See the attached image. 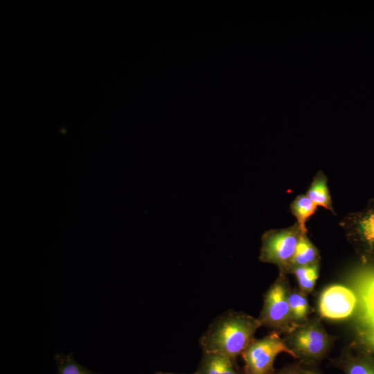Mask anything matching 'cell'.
Returning <instances> with one entry per match:
<instances>
[{"mask_svg":"<svg viewBox=\"0 0 374 374\" xmlns=\"http://www.w3.org/2000/svg\"><path fill=\"white\" fill-rule=\"evenodd\" d=\"M239 371L235 359L212 353H203L196 371L197 374H238Z\"/></svg>","mask_w":374,"mask_h":374,"instance_id":"ba28073f","label":"cell"},{"mask_svg":"<svg viewBox=\"0 0 374 374\" xmlns=\"http://www.w3.org/2000/svg\"><path fill=\"white\" fill-rule=\"evenodd\" d=\"M300 374H321V373H319V372H317L315 371L305 370V369H302L301 368Z\"/></svg>","mask_w":374,"mask_h":374,"instance_id":"ffe728a7","label":"cell"},{"mask_svg":"<svg viewBox=\"0 0 374 374\" xmlns=\"http://www.w3.org/2000/svg\"><path fill=\"white\" fill-rule=\"evenodd\" d=\"M288 347L297 359L314 361L322 357L330 344V337L316 319L298 325L287 337Z\"/></svg>","mask_w":374,"mask_h":374,"instance_id":"8992f818","label":"cell"},{"mask_svg":"<svg viewBox=\"0 0 374 374\" xmlns=\"http://www.w3.org/2000/svg\"><path fill=\"white\" fill-rule=\"evenodd\" d=\"M288 283L285 274H280L265 294L259 321L262 326L275 332H290L298 325L292 318L288 296Z\"/></svg>","mask_w":374,"mask_h":374,"instance_id":"277c9868","label":"cell"},{"mask_svg":"<svg viewBox=\"0 0 374 374\" xmlns=\"http://www.w3.org/2000/svg\"><path fill=\"white\" fill-rule=\"evenodd\" d=\"M317 206L305 194L297 195L290 205L292 214L296 219V223L305 233L308 232L306 222L317 211Z\"/></svg>","mask_w":374,"mask_h":374,"instance_id":"7c38bea8","label":"cell"},{"mask_svg":"<svg viewBox=\"0 0 374 374\" xmlns=\"http://www.w3.org/2000/svg\"><path fill=\"white\" fill-rule=\"evenodd\" d=\"M339 224L361 260L374 264V198L361 210L348 213Z\"/></svg>","mask_w":374,"mask_h":374,"instance_id":"3957f363","label":"cell"},{"mask_svg":"<svg viewBox=\"0 0 374 374\" xmlns=\"http://www.w3.org/2000/svg\"><path fill=\"white\" fill-rule=\"evenodd\" d=\"M280 353L297 358L277 332L260 339H253L241 355L244 362V374H274V362Z\"/></svg>","mask_w":374,"mask_h":374,"instance_id":"5b68a950","label":"cell"},{"mask_svg":"<svg viewBox=\"0 0 374 374\" xmlns=\"http://www.w3.org/2000/svg\"><path fill=\"white\" fill-rule=\"evenodd\" d=\"M301 368L299 364H293L284 368L274 374H300Z\"/></svg>","mask_w":374,"mask_h":374,"instance_id":"ac0fdd59","label":"cell"},{"mask_svg":"<svg viewBox=\"0 0 374 374\" xmlns=\"http://www.w3.org/2000/svg\"><path fill=\"white\" fill-rule=\"evenodd\" d=\"M304 232L296 222L283 229H270L262 237L259 260L276 265L280 274L290 273L291 263L296 247Z\"/></svg>","mask_w":374,"mask_h":374,"instance_id":"7a4b0ae2","label":"cell"},{"mask_svg":"<svg viewBox=\"0 0 374 374\" xmlns=\"http://www.w3.org/2000/svg\"><path fill=\"white\" fill-rule=\"evenodd\" d=\"M319 262L314 265L298 267L292 273L295 275L300 291L304 294L310 293L315 285L319 276Z\"/></svg>","mask_w":374,"mask_h":374,"instance_id":"5bb4252c","label":"cell"},{"mask_svg":"<svg viewBox=\"0 0 374 374\" xmlns=\"http://www.w3.org/2000/svg\"><path fill=\"white\" fill-rule=\"evenodd\" d=\"M364 303L366 308L365 317L374 320V299Z\"/></svg>","mask_w":374,"mask_h":374,"instance_id":"d6986e66","label":"cell"},{"mask_svg":"<svg viewBox=\"0 0 374 374\" xmlns=\"http://www.w3.org/2000/svg\"><path fill=\"white\" fill-rule=\"evenodd\" d=\"M262 326L258 319L241 312L229 311L215 319L200 339L203 353L236 357L254 339Z\"/></svg>","mask_w":374,"mask_h":374,"instance_id":"6da1fadb","label":"cell"},{"mask_svg":"<svg viewBox=\"0 0 374 374\" xmlns=\"http://www.w3.org/2000/svg\"><path fill=\"white\" fill-rule=\"evenodd\" d=\"M366 323L358 332L362 349L374 354V320L365 317Z\"/></svg>","mask_w":374,"mask_h":374,"instance_id":"2e32d148","label":"cell"},{"mask_svg":"<svg viewBox=\"0 0 374 374\" xmlns=\"http://www.w3.org/2000/svg\"><path fill=\"white\" fill-rule=\"evenodd\" d=\"M340 366L345 374H374V354L362 349L355 355L348 353Z\"/></svg>","mask_w":374,"mask_h":374,"instance_id":"30bf717a","label":"cell"},{"mask_svg":"<svg viewBox=\"0 0 374 374\" xmlns=\"http://www.w3.org/2000/svg\"><path fill=\"white\" fill-rule=\"evenodd\" d=\"M288 301L293 321L296 324L306 322L310 307L305 294L301 291H290Z\"/></svg>","mask_w":374,"mask_h":374,"instance_id":"4fadbf2b","label":"cell"},{"mask_svg":"<svg viewBox=\"0 0 374 374\" xmlns=\"http://www.w3.org/2000/svg\"><path fill=\"white\" fill-rule=\"evenodd\" d=\"M319 253L317 247L308 238L307 233L300 239L292 260L291 271L298 267L308 266L319 262Z\"/></svg>","mask_w":374,"mask_h":374,"instance_id":"8fae6325","label":"cell"},{"mask_svg":"<svg viewBox=\"0 0 374 374\" xmlns=\"http://www.w3.org/2000/svg\"><path fill=\"white\" fill-rule=\"evenodd\" d=\"M156 374H177V373L159 372V373H157ZM190 374H197V372L195 371V372H194L193 373H190Z\"/></svg>","mask_w":374,"mask_h":374,"instance_id":"44dd1931","label":"cell"},{"mask_svg":"<svg viewBox=\"0 0 374 374\" xmlns=\"http://www.w3.org/2000/svg\"><path fill=\"white\" fill-rule=\"evenodd\" d=\"M238 374H244V371H239Z\"/></svg>","mask_w":374,"mask_h":374,"instance_id":"7402d4cb","label":"cell"},{"mask_svg":"<svg viewBox=\"0 0 374 374\" xmlns=\"http://www.w3.org/2000/svg\"><path fill=\"white\" fill-rule=\"evenodd\" d=\"M357 305V297L348 287L332 285L321 294L318 310L321 317L329 319H343L350 317Z\"/></svg>","mask_w":374,"mask_h":374,"instance_id":"52a82bcc","label":"cell"},{"mask_svg":"<svg viewBox=\"0 0 374 374\" xmlns=\"http://www.w3.org/2000/svg\"><path fill=\"white\" fill-rule=\"evenodd\" d=\"M305 195L317 207L335 213L328 186V177L322 170L317 171L314 176Z\"/></svg>","mask_w":374,"mask_h":374,"instance_id":"9c48e42d","label":"cell"},{"mask_svg":"<svg viewBox=\"0 0 374 374\" xmlns=\"http://www.w3.org/2000/svg\"><path fill=\"white\" fill-rule=\"evenodd\" d=\"M361 294L364 302L374 299V274L363 283Z\"/></svg>","mask_w":374,"mask_h":374,"instance_id":"e0dca14e","label":"cell"},{"mask_svg":"<svg viewBox=\"0 0 374 374\" xmlns=\"http://www.w3.org/2000/svg\"><path fill=\"white\" fill-rule=\"evenodd\" d=\"M55 361L57 368V374H96L78 364L71 353L56 354Z\"/></svg>","mask_w":374,"mask_h":374,"instance_id":"9a60e30c","label":"cell"}]
</instances>
